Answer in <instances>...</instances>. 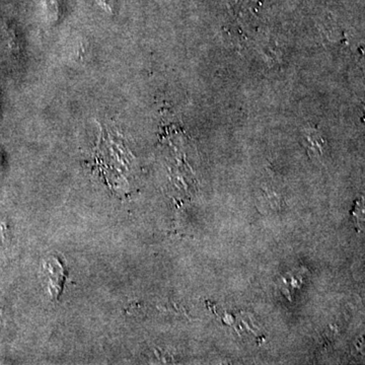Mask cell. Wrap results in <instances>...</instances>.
Instances as JSON below:
<instances>
[{
    "label": "cell",
    "instance_id": "6da1fadb",
    "mask_svg": "<svg viewBox=\"0 0 365 365\" xmlns=\"http://www.w3.org/2000/svg\"><path fill=\"white\" fill-rule=\"evenodd\" d=\"M44 269L48 275V288L53 299H59L67 277L66 266L58 258H50L45 262Z\"/></svg>",
    "mask_w": 365,
    "mask_h": 365
},
{
    "label": "cell",
    "instance_id": "7a4b0ae2",
    "mask_svg": "<svg viewBox=\"0 0 365 365\" xmlns=\"http://www.w3.org/2000/svg\"><path fill=\"white\" fill-rule=\"evenodd\" d=\"M0 50L11 57L20 56L21 41L18 29L11 21L0 25Z\"/></svg>",
    "mask_w": 365,
    "mask_h": 365
},
{
    "label": "cell",
    "instance_id": "3957f363",
    "mask_svg": "<svg viewBox=\"0 0 365 365\" xmlns=\"http://www.w3.org/2000/svg\"><path fill=\"white\" fill-rule=\"evenodd\" d=\"M46 19L48 23L54 24L60 18V0H45Z\"/></svg>",
    "mask_w": 365,
    "mask_h": 365
},
{
    "label": "cell",
    "instance_id": "277c9868",
    "mask_svg": "<svg viewBox=\"0 0 365 365\" xmlns=\"http://www.w3.org/2000/svg\"><path fill=\"white\" fill-rule=\"evenodd\" d=\"M98 6L102 7L106 13L115 14L117 11V0H97Z\"/></svg>",
    "mask_w": 365,
    "mask_h": 365
},
{
    "label": "cell",
    "instance_id": "5b68a950",
    "mask_svg": "<svg viewBox=\"0 0 365 365\" xmlns=\"http://www.w3.org/2000/svg\"><path fill=\"white\" fill-rule=\"evenodd\" d=\"M6 228H4V225H1L0 223V244H1L2 242L4 241V239H6Z\"/></svg>",
    "mask_w": 365,
    "mask_h": 365
},
{
    "label": "cell",
    "instance_id": "8992f818",
    "mask_svg": "<svg viewBox=\"0 0 365 365\" xmlns=\"http://www.w3.org/2000/svg\"><path fill=\"white\" fill-rule=\"evenodd\" d=\"M4 163V157H2L1 153H0V165Z\"/></svg>",
    "mask_w": 365,
    "mask_h": 365
}]
</instances>
